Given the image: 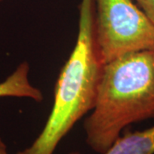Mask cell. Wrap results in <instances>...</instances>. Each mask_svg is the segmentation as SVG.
<instances>
[{
	"instance_id": "6da1fadb",
	"label": "cell",
	"mask_w": 154,
	"mask_h": 154,
	"mask_svg": "<svg viewBox=\"0 0 154 154\" xmlns=\"http://www.w3.org/2000/svg\"><path fill=\"white\" fill-rule=\"evenodd\" d=\"M91 111L84 121L86 142L99 154L125 128L154 118V51L129 53L104 64Z\"/></svg>"
},
{
	"instance_id": "7a4b0ae2",
	"label": "cell",
	"mask_w": 154,
	"mask_h": 154,
	"mask_svg": "<svg viewBox=\"0 0 154 154\" xmlns=\"http://www.w3.org/2000/svg\"><path fill=\"white\" fill-rule=\"evenodd\" d=\"M94 0H82L75 45L56 82L54 102L44 128L17 154H53L82 117L93 110L104 64L94 38Z\"/></svg>"
},
{
	"instance_id": "3957f363",
	"label": "cell",
	"mask_w": 154,
	"mask_h": 154,
	"mask_svg": "<svg viewBox=\"0 0 154 154\" xmlns=\"http://www.w3.org/2000/svg\"><path fill=\"white\" fill-rule=\"evenodd\" d=\"M94 38L103 64L154 51V25L133 0H94Z\"/></svg>"
},
{
	"instance_id": "277c9868",
	"label": "cell",
	"mask_w": 154,
	"mask_h": 154,
	"mask_svg": "<svg viewBox=\"0 0 154 154\" xmlns=\"http://www.w3.org/2000/svg\"><path fill=\"white\" fill-rule=\"evenodd\" d=\"M68 154H81L72 152ZM103 154H154V125L119 136Z\"/></svg>"
},
{
	"instance_id": "5b68a950",
	"label": "cell",
	"mask_w": 154,
	"mask_h": 154,
	"mask_svg": "<svg viewBox=\"0 0 154 154\" xmlns=\"http://www.w3.org/2000/svg\"><path fill=\"white\" fill-rule=\"evenodd\" d=\"M28 75L29 64L28 63L24 62L19 64L11 75L0 82V98H28L40 102L43 99V94L38 88L31 84Z\"/></svg>"
},
{
	"instance_id": "8992f818",
	"label": "cell",
	"mask_w": 154,
	"mask_h": 154,
	"mask_svg": "<svg viewBox=\"0 0 154 154\" xmlns=\"http://www.w3.org/2000/svg\"><path fill=\"white\" fill-rule=\"evenodd\" d=\"M140 10L154 25V0H134Z\"/></svg>"
},
{
	"instance_id": "52a82bcc",
	"label": "cell",
	"mask_w": 154,
	"mask_h": 154,
	"mask_svg": "<svg viewBox=\"0 0 154 154\" xmlns=\"http://www.w3.org/2000/svg\"><path fill=\"white\" fill-rule=\"evenodd\" d=\"M0 154H8L7 146L1 138H0Z\"/></svg>"
},
{
	"instance_id": "ba28073f",
	"label": "cell",
	"mask_w": 154,
	"mask_h": 154,
	"mask_svg": "<svg viewBox=\"0 0 154 154\" xmlns=\"http://www.w3.org/2000/svg\"><path fill=\"white\" fill-rule=\"evenodd\" d=\"M2 1H3V0H0V2H2Z\"/></svg>"
}]
</instances>
